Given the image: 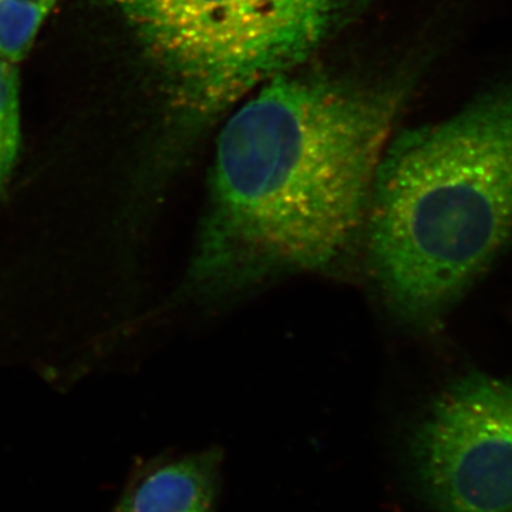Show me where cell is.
<instances>
[{"label": "cell", "mask_w": 512, "mask_h": 512, "mask_svg": "<svg viewBox=\"0 0 512 512\" xmlns=\"http://www.w3.org/2000/svg\"><path fill=\"white\" fill-rule=\"evenodd\" d=\"M350 0H286L303 53L311 55Z\"/></svg>", "instance_id": "obj_8"}, {"label": "cell", "mask_w": 512, "mask_h": 512, "mask_svg": "<svg viewBox=\"0 0 512 512\" xmlns=\"http://www.w3.org/2000/svg\"><path fill=\"white\" fill-rule=\"evenodd\" d=\"M220 461L212 448L150 464L131 478L113 512H212Z\"/></svg>", "instance_id": "obj_5"}, {"label": "cell", "mask_w": 512, "mask_h": 512, "mask_svg": "<svg viewBox=\"0 0 512 512\" xmlns=\"http://www.w3.org/2000/svg\"><path fill=\"white\" fill-rule=\"evenodd\" d=\"M195 113L212 114L306 59L286 0H107Z\"/></svg>", "instance_id": "obj_3"}, {"label": "cell", "mask_w": 512, "mask_h": 512, "mask_svg": "<svg viewBox=\"0 0 512 512\" xmlns=\"http://www.w3.org/2000/svg\"><path fill=\"white\" fill-rule=\"evenodd\" d=\"M57 0H0V59L20 62Z\"/></svg>", "instance_id": "obj_6"}, {"label": "cell", "mask_w": 512, "mask_h": 512, "mask_svg": "<svg viewBox=\"0 0 512 512\" xmlns=\"http://www.w3.org/2000/svg\"><path fill=\"white\" fill-rule=\"evenodd\" d=\"M367 264L410 325L439 320L512 242V154L454 116L392 138L365 225Z\"/></svg>", "instance_id": "obj_2"}, {"label": "cell", "mask_w": 512, "mask_h": 512, "mask_svg": "<svg viewBox=\"0 0 512 512\" xmlns=\"http://www.w3.org/2000/svg\"><path fill=\"white\" fill-rule=\"evenodd\" d=\"M402 93L279 73L218 137L184 295L217 299L279 276L330 271L365 234Z\"/></svg>", "instance_id": "obj_1"}, {"label": "cell", "mask_w": 512, "mask_h": 512, "mask_svg": "<svg viewBox=\"0 0 512 512\" xmlns=\"http://www.w3.org/2000/svg\"><path fill=\"white\" fill-rule=\"evenodd\" d=\"M20 150L18 74L12 63L0 59V188L8 181Z\"/></svg>", "instance_id": "obj_7"}, {"label": "cell", "mask_w": 512, "mask_h": 512, "mask_svg": "<svg viewBox=\"0 0 512 512\" xmlns=\"http://www.w3.org/2000/svg\"><path fill=\"white\" fill-rule=\"evenodd\" d=\"M414 471L439 512H512V377L471 372L414 431Z\"/></svg>", "instance_id": "obj_4"}]
</instances>
